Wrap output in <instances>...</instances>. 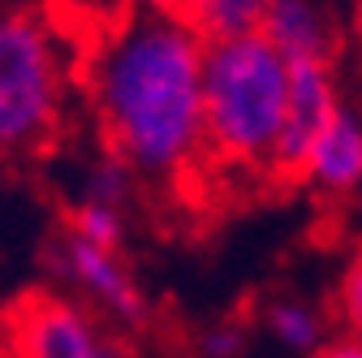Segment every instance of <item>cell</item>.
<instances>
[{"label": "cell", "instance_id": "ba28073f", "mask_svg": "<svg viewBox=\"0 0 362 358\" xmlns=\"http://www.w3.org/2000/svg\"><path fill=\"white\" fill-rule=\"evenodd\" d=\"M259 35L285 61H328V52H332L328 26H324L320 9H310L306 0H272Z\"/></svg>", "mask_w": 362, "mask_h": 358}, {"label": "cell", "instance_id": "e0dca14e", "mask_svg": "<svg viewBox=\"0 0 362 358\" xmlns=\"http://www.w3.org/2000/svg\"><path fill=\"white\" fill-rule=\"evenodd\" d=\"M354 5H358V22H362V0H354Z\"/></svg>", "mask_w": 362, "mask_h": 358}, {"label": "cell", "instance_id": "2e32d148", "mask_svg": "<svg viewBox=\"0 0 362 358\" xmlns=\"http://www.w3.org/2000/svg\"><path fill=\"white\" fill-rule=\"evenodd\" d=\"M315 358H362V341L358 337H345V341H332V345H320Z\"/></svg>", "mask_w": 362, "mask_h": 358}, {"label": "cell", "instance_id": "30bf717a", "mask_svg": "<svg viewBox=\"0 0 362 358\" xmlns=\"http://www.w3.org/2000/svg\"><path fill=\"white\" fill-rule=\"evenodd\" d=\"M267 328H272V337H276L285 350H293V354H315V350L324 345L320 316H315L306 302H293V298H281V302L267 306Z\"/></svg>", "mask_w": 362, "mask_h": 358}, {"label": "cell", "instance_id": "9a60e30c", "mask_svg": "<svg viewBox=\"0 0 362 358\" xmlns=\"http://www.w3.org/2000/svg\"><path fill=\"white\" fill-rule=\"evenodd\" d=\"M186 5H190V0H139V9L160 13V18H173V22L186 18Z\"/></svg>", "mask_w": 362, "mask_h": 358}, {"label": "cell", "instance_id": "6da1fadb", "mask_svg": "<svg viewBox=\"0 0 362 358\" xmlns=\"http://www.w3.org/2000/svg\"><path fill=\"white\" fill-rule=\"evenodd\" d=\"M104 151L143 177L177 182L203 139V39L160 13H121L82 61Z\"/></svg>", "mask_w": 362, "mask_h": 358}, {"label": "cell", "instance_id": "5bb4252c", "mask_svg": "<svg viewBox=\"0 0 362 358\" xmlns=\"http://www.w3.org/2000/svg\"><path fill=\"white\" fill-rule=\"evenodd\" d=\"M242 345H246V328L233 324V320H224V324H216V328H207L199 337V354L203 358H238Z\"/></svg>", "mask_w": 362, "mask_h": 358}, {"label": "cell", "instance_id": "3957f363", "mask_svg": "<svg viewBox=\"0 0 362 358\" xmlns=\"http://www.w3.org/2000/svg\"><path fill=\"white\" fill-rule=\"evenodd\" d=\"M61 134V74L43 26L0 9V156H43Z\"/></svg>", "mask_w": 362, "mask_h": 358}, {"label": "cell", "instance_id": "7c38bea8", "mask_svg": "<svg viewBox=\"0 0 362 358\" xmlns=\"http://www.w3.org/2000/svg\"><path fill=\"white\" fill-rule=\"evenodd\" d=\"M129 195H134V168H129L125 160H117V156L104 151V160L90 168V177H86V199L121 212V203H125Z\"/></svg>", "mask_w": 362, "mask_h": 358}, {"label": "cell", "instance_id": "4fadbf2b", "mask_svg": "<svg viewBox=\"0 0 362 358\" xmlns=\"http://www.w3.org/2000/svg\"><path fill=\"white\" fill-rule=\"evenodd\" d=\"M337 306H341L345 324L354 328V337L362 341V250L345 263V272H341V285H337Z\"/></svg>", "mask_w": 362, "mask_h": 358}, {"label": "cell", "instance_id": "ac0fdd59", "mask_svg": "<svg viewBox=\"0 0 362 358\" xmlns=\"http://www.w3.org/2000/svg\"><path fill=\"white\" fill-rule=\"evenodd\" d=\"M0 358H5V350H0Z\"/></svg>", "mask_w": 362, "mask_h": 358}, {"label": "cell", "instance_id": "8fae6325", "mask_svg": "<svg viewBox=\"0 0 362 358\" xmlns=\"http://www.w3.org/2000/svg\"><path fill=\"white\" fill-rule=\"evenodd\" d=\"M65 233L86 238V242L104 246V250H117V246H121V212H117V207H104V203L82 199L78 207L65 212Z\"/></svg>", "mask_w": 362, "mask_h": 358}, {"label": "cell", "instance_id": "277c9868", "mask_svg": "<svg viewBox=\"0 0 362 358\" xmlns=\"http://www.w3.org/2000/svg\"><path fill=\"white\" fill-rule=\"evenodd\" d=\"M0 350L5 358H129L104 320L52 289H22L0 306Z\"/></svg>", "mask_w": 362, "mask_h": 358}, {"label": "cell", "instance_id": "7a4b0ae2", "mask_svg": "<svg viewBox=\"0 0 362 358\" xmlns=\"http://www.w3.org/2000/svg\"><path fill=\"white\" fill-rule=\"evenodd\" d=\"M285 100L289 61L259 30L203 43V139L194 160L263 177L285 121Z\"/></svg>", "mask_w": 362, "mask_h": 358}, {"label": "cell", "instance_id": "52a82bcc", "mask_svg": "<svg viewBox=\"0 0 362 358\" xmlns=\"http://www.w3.org/2000/svg\"><path fill=\"white\" fill-rule=\"evenodd\" d=\"M306 182H315L328 195H349L362 186V117L349 108H337L328 129L310 151Z\"/></svg>", "mask_w": 362, "mask_h": 358}, {"label": "cell", "instance_id": "9c48e42d", "mask_svg": "<svg viewBox=\"0 0 362 358\" xmlns=\"http://www.w3.org/2000/svg\"><path fill=\"white\" fill-rule=\"evenodd\" d=\"M272 0H190L181 26H190L203 43L216 39H233V35H250L263 26Z\"/></svg>", "mask_w": 362, "mask_h": 358}, {"label": "cell", "instance_id": "5b68a950", "mask_svg": "<svg viewBox=\"0 0 362 358\" xmlns=\"http://www.w3.org/2000/svg\"><path fill=\"white\" fill-rule=\"evenodd\" d=\"M341 100H337V82L328 61H289V100H285V121L272 147L263 182L272 190H289L298 182H306V164L310 151L320 143V134L328 129V121L337 117Z\"/></svg>", "mask_w": 362, "mask_h": 358}, {"label": "cell", "instance_id": "8992f818", "mask_svg": "<svg viewBox=\"0 0 362 358\" xmlns=\"http://www.w3.org/2000/svg\"><path fill=\"white\" fill-rule=\"evenodd\" d=\"M52 263L74 285H82L112 320H121V324H143L147 320V298H143L139 285H134V277L121 267L117 250H104V246L86 242V238L61 233L57 246H52Z\"/></svg>", "mask_w": 362, "mask_h": 358}]
</instances>
